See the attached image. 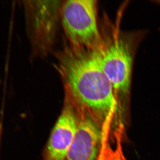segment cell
<instances>
[{
    "mask_svg": "<svg viewBox=\"0 0 160 160\" xmlns=\"http://www.w3.org/2000/svg\"><path fill=\"white\" fill-rule=\"evenodd\" d=\"M116 109L113 108L109 112L102 124L101 144L97 160H126L122 146L124 125L120 122L114 132L116 146L112 147L109 142L110 125Z\"/></svg>",
    "mask_w": 160,
    "mask_h": 160,
    "instance_id": "7",
    "label": "cell"
},
{
    "mask_svg": "<svg viewBox=\"0 0 160 160\" xmlns=\"http://www.w3.org/2000/svg\"><path fill=\"white\" fill-rule=\"evenodd\" d=\"M57 60L56 68L64 84L65 97L103 123L117 106L118 100L96 50L69 45L58 54Z\"/></svg>",
    "mask_w": 160,
    "mask_h": 160,
    "instance_id": "1",
    "label": "cell"
},
{
    "mask_svg": "<svg viewBox=\"0 0 160 160\" xmlns=\"http://www.w3.org/2000/svg\"><path fill=\"white\" fill-rule=\"evenodd\" d=\"M101 45L96 49L100 65L113 87L115 94L127 95L131 85L133 49L128 38L118 29L111 36L102 35Z\"/></svg>",
    "mask_w": 160,
    "mask_h": 160,
    "instance_id": "3",
    "label": "cell"
},
{
    "mask_svg": "<svg viewBox=\"0 0 160 160\" xmlns=\"http://www.w3.org/2000/svg\"><path fill=\"white\" fill-rule=\"evenodd\" d=\"M62 2L24 1L27 32L35 53L46 54L53 45Z\"/></svg>",
    "mask_w": 160,
    "mask_h": 160,
    "instance_id": "4",
    "label": "cell"
},
{
    "mask_svg": "<svg viewBox=\"0 0 160 160\" xmlns=\"http://www.w3.org/2000/svg\"><path fill=\"white\" fill-rule=\"evenodd\" d=\"M73 104L77 115V129L66 160H95L101 144V122L87 109Z\"/></svg>",
    "mask_w": 160,
    "mask_h": 160,
    "instance_id": "5",
    "label": "cell"
},
{
    "mask_svg": "<svg viewBox=\"0 0 160 160\" xmlns=\"http://www.w3.org/2000/svg\"><path fill=\"white\" fill-rule=\"evenodd\" d=\"M78 126V118L74 105L65 97V105L49 138L45 160H66Z\"/></svg>",
    "mask_w": 160,
    "mask_h": 160,
    "instance_id": "6",
    "label": "cell"
},
{
    "mask_svg": "<svg viewBox=\"0 0 160 160\" xmlns=\"http://www.w3.org/2000/svg\"><path fill=\"white\" fill-rule=\"evenodd\" d=\"M156 2H157L158 3H159V4H160V1H155Z\"/></svg>",
    "mask_w": 160,
    "mask_h": 160,
    "instance_id": "8",
    "label": "cell"
},
{
    "mask_svg": "<svg viewBox=\"0 0 160 160\" xmlns=\"http://www.w3.org/2000/svg\"><path fill=\"white\" fill-rule=\"evenodd\" d=\"M97 12L95 0L63 1L61 20L69 45L92 50L100 46L102 38L98 25Z\"/></svg>",
    "mask_w": 160,
    "mask_h": 160,
    "instance_id": "2",
    "label": "cell"
}]
</instances>
